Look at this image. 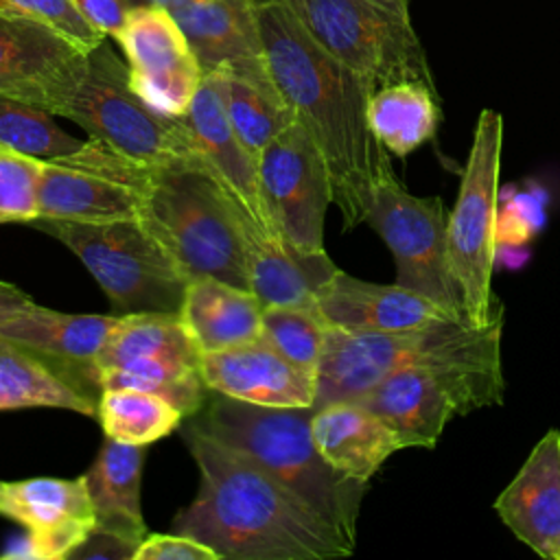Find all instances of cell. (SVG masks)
I'll return each instance as SVG.
<instances>
[{
    "instance_id": "32",
    "label": "cell",
    "mask_w": 560,
    "mask_h": 560,
    "mask_svg": "<svg viewBox=\"0 0 560 560\" xmlns=\"http://www.w3.org/2000/svg\"><path fill=\"white\" fill-rule=\"evenodd\" d=\"M96 418L107 438L149 446L173 433L186 416L166 398L129 387L101 389Z\"/></svg>"
},
{
    "instance_id": "42",
    "label": "cell",
    "mask_w": 560,
    "mask_h": 560,
    "mask_svg": "<svg viewBox=\"0 0 560 560\" xmlns=\"http://www.w3.org/2000/svg\"><path fill=\"white\" fill-rule=\"evenodd\" d=\"M0 560H33V549H31V540L28 536H20L13 538L0 553Z\"/></svg>"
},
{
    "instance_id": "12",
    "label": "cell",
    "mask_w": 560,
    "mask_h": 560,
    "mask_svg": "<svg viewBox=\"0 0 560 560\" xmlns=\"http://www.w3.org/2000/svg\"><path fill=\"white\" fill-rule=\"evenodd\" d=\"M142 164L103 140L85 144L59 160L42 162L37 179V219L120 221L138 219L142 208Z\"/></svg>"
},
{
    "instance_id": "22",
    "label": "cell",
    "mask_w": 560,
    "mask_h": 560,
    "mask_svg": "<svg viewBox=\"0 0 560 560\" xmlns=\"http://www.w3.org/2000/svg\"><path fill=\"white\" fill-rule=\"evenodd\" d=\"M249 289L265 306H315L319 291L339 271L326 249L304 252L278 232L243 221Z\"/></svg>"
},
{
    "instance_id": "1",
    "label": "cell",
    "mask_w": 560,
    "mask_h": 560,
    "mask_svg": "<svg viewBox=\"0 0 560 560\" xmlns=\"http://www.w3.org/2000/svg\"><path fill=\"white\" fill-rule=\"evenodd\" d=\"M256 22L267 68L322 151L332 203L352 230L365 221L374 190L396 175L368 120L372 88L319 46L284 0H256Z\"/></svg>"
},
{
    "instance_id": "17",
    "label": "cell",
    "mask_w": 560,
    "mask_h": 560,
    "mask_svg": "<svg viewBox=\"0 0 560 560\" xmlns=\"http://www.w3.org/2000/svg\"><path fill=\"white\" fill-rule=\"evenodd\" d=\"M0 516L24 525L33 560H68L96 527L85 475L0 481Z\"/></svg>"
},
{
    "instance_id": "38",
    "label": "cell",
    "mask_w": 560,
    "mask_h": 560,
    "mask_svg": "<svg viewBox=\"0 0 560 560\" xmlns=\"http://www.w3.org/2000/svg\"><path fill=\"white\" fill-rule=\"evenodd\" d=\"M133 560H221L219 553L186 534H147Z\"/></svg>"
},
{
    "instance_id": "41",
    "label": "cell",
    "mask_w": 560,
    "mask_h": 560,
    "mask_svg": "<svg viewBox=\"0 0 560 560\" xmlns=\"http://www.w3.org/2000/svg\"><path fill=\"white\" fill-rule=\"evenodd\" d=\"M28 304H33V298L28 293L18 289L15 284L0 280V322H4L7 317L15 315L22 308H26Z\"/></svg>"
},
{
    "instance_id": "25",
    "label": "cell",
    "mask_w": 560,
    "mask_h": 560,
    "mask_svg": "<svg viewBox=\"0 0 560 560\" xmlns=\"http://www.w3.org/2000/svg\"><path fill=\"white\" fill-rule=\"evenodd\" d=\"M179 317L201 354L252 341L262 330V304L258 298L249 289L219 278L190 280Z\"/></svg>"
},
{
    "instance_id": "16",
    "label": "cell",
    "mask_w": 560,
    "mask_h": 560,
    "mask_svg": "<svg viewBox=\"0 0 560 560\" xmlns=\"http://www.w3.org/2000/svg\"><path fill=\"white\" fill-rule=\"evenodd\" d=\"M182 118L188 127L201 166L212 175L245 221L258 230L278 232L265 208L258 158L241 144L230 125L223 77L219 70L203 74L190 107Z\"/></svg>"
},
{
    "instance_id": "15",
    "label": "cell",
    "mask_w": 560,
    "mask_h": 560,
    "mask_svg": "<svg viewBox=\"0 0 560 560\" xmlns=\"http://www.w3.org/2000/svg\"><path fill=\"white\" fill-rule=\"evenodd\" d=\"M88 52L52 26L0 13V94L61 114L79 88Z\"/></svg>"
},
{
    "instance_id": "27",
    "label": "cell",
    "mask_w": 560,
    "mask_h": 560,
    "mask_svg": "<svg viewBox=\"0 0 560 560\" xmlns=\"http://www.w3.org/2000/svg\"><path fill=\"white\" fill-rule=\"evenodd\" d=\"M223 77L225 109L241 144L256 158L298 118L280 94L267 61L228 66Z\"/></svg>"
},
{
    "instance_id": "18",
    "label": "cell",
    "mask_w": 560,
    "mask_h": 560,
    "mask_svg": "<svg viewBox=\"0 0 560 560\" xmlns=\"http://www.w3.org/2000/svg\"><path fill=\"white\" fill-rule=\"evenodd\" d=\"M210 392L262 407H315L317 374L256 337L199 359Z\"/></svg>"
},
{
    "instance_id": "24",
    "label": "cell",
    "mask_w": 560,
    "mask_h": 560,
    "mask_svg": "<svg viewBox=\"0 0 560 560\" xmlns=\"http://www.w3.org/2000/svg\"><path fill=\"white\" fill-rule=\"evenodd\" d=\"M206 72L265 61L256 0H195L171 11Z\"/></svg>"
},
{
    "instance_id": "29",
    "label": "cell",
    "mask_w": 560,
    "mask_h": 560,
    "mask_svg": "<svg viewBox=\"0 0 560 560\" xmlns=\"http://www.w3.org/2000/svg\"><path fill=\"white\" fill-rule=\"evenodd\" d=\"M368 120L374 136L392 155L407 158L438 131V90L418 81L383 85L370 96Z\"/></svg>"
},
{
    "instance_id": "33",
    "label": "cell",
    "mask_w": 560,
    "mask_h": 560,
    "mask_svg": "<svg viewBox=\"0 0 560 560\" xmlns=\"http://www.w3.org/2000/svg\"><path fill=\"white\" fill-rule=\"evenodd\" d=\"M52 116L37 105L0 94V147L39 162L79 151L85 140L63 131Z\"/></svg>"
},
{
    "instance_id": "11",
    "label": "cell",
    "mask_w": 560,
    "mask_h": 560,
    "mask_svg": "<svg viewBox=\"0 0 560 560\" xmlns=\"http://www.w3.org/2000/svg\"><path fill=\"white\" fill-rule=\"evenodd\" d=\"M363 223L394 254L396 284L427 295L451 317L466 322L462 289L448 256V214L440 197H416L394 175L374 190Z\"/></svg>"
},
{
    "instance_id": "20",
    "label": "cell",
    "mask_w": 560,
    "mask_h": 560,
    "mask_svg": "<svg viewBox=\"0 0 560 560\" xmlns=\"http://www.w3.org/2000/svg\"><path fill=\"white\" fill-rule=\"evenodd\" d=\"M315 306L328 326L352 332H400L455 319L418 291L365 282L341 269L319 291Z\"/></svg>"
},
{
    "instance_id": "9",
    "label": "cell",
    "mask_w": 560,
    "mask_h": 560,
    "mask_svg": "<svg viewBox=\"0 0 560 560\" xmlns=\"http://www.w3.org/2000/svg\"><path fill=\"white\" fill-rule=\"evenodd\" d=\"M501 147V114L494 109H481L462 173L457 201L448 214L446 228L451 267L464 298V315L475 328L503 319L492 293Z\"/></svg>"
},
{
    "instance_id": "10",
    "label": "cell",
    "mask_w": 560,
    "mask_h": 560,
    "mask_svg": "<svg viewBox=\"0 0 560 560\" xmlns=\"http://www.w3.org/2000/svg\"><path fill=\"white\" fill-rule=\"evenodd\" d=\"M501 365H418L398 370L357 398L407 446L433 448L455 416L501 405Z\"/></svg>"
},
{
    "instance_id": "13",
    "label": "cell",
    "mask_w": 560,
    "mask_h": 560,
    "mask_svg": "<svg viewBox=\"0 0 560 560\" xmlns=\"http://www.w3.org/2000/svg\"><path fill=\"white\" fill-rule=\"evenodd\" d=\"M265 208L278 234L304 252L324 249V219L332 203L322 151L295 120L258 158Z\"/></svg>"
},
{
    "instance_id": "14",
    "label": "cell",
    "mask_w": 560,
    "mask_h": 560,
    "mask_svg": "<svg viewBox=\"0 0 560 560\" xmlns=\"http://www.w3.org/2000/svg\"><path fill=\"white\" fill-rule=\"evenodd\" d=\"M133 92L166 116H184L203 70L173 13L158 4L129 7L116 35Z\"/></svg>"
},
{
    "instance_id": "4",
    "label": "cell",
    "mask_w": 560,
    "mask_h": 560,
    "mask_svg": "<svg viewBox=\"0 0 560 560\" xmlns=\"http://www.w3.org/2000/svg\"><path fill=\"white\" fill-rule=\"evenodd\" d=\"M140 192L138 221L188 280L219 278L249 289L245 217L201 166V160L149 164Z\"/></svg>"
},
{
    "instance_id": "3",
    "label": "cell",
    "mask_w": 560,
    "mask_h": 560,
    "mask_svg": "<svg viewBox=\"0 0 560 560\" xmlns=\"http://www.w3.org/2000/svg\"><path fill=\"white\" fill-rule=\"evenodd\" d=\"M313 413L315 407H262L210 392L190 422L245 453L354 547L370 481L348 477L326 462L311 433Z\"/></svg>"
},
{
    "instance_id": "30",
    "label": "cell",
    "mask_w": 560,
    "mask_h": 560,
    "mask_svg": "<svg viewBox=\"0 0 560 560\" xmlns=\"http://www.w3.org/2000/svg\"><path fill=\"white\" fill-rule=\"evenodd\" d=\"M138 359H179L199 363L201 352L179 313H127L120 315L98 352L92 365V381L96 372L105 368H118Z\"/></svg>"
},
{
    "instance_id": "21",
    "label": "cell",
    "mask_w": 560,
    "mask_h": 560,
    "mask_svg": "<svg viewBox=\"0 0 560 560\" xmlns=\"http://www.w3.org/2000/svg\"><path fill=\"white\" fill-rule=\"evenodd\" d=\"M118 319L120 315L59 313L33 302L0 322V339L50 361L83 385H94L92 365Z\"/></svg>"
},
{
    "instance_id": "19",
    "label": "cell",
    "mask_w": 560,
    "mask_h": 560,
    "mask_svg": "<svg viewBox=\"0 0 560 560\" xmlns=\"http://www.w3.org/2000/svg\"><path fill=\"white\" fill-rule=\"evenodd\" d=\"M508 529L538 556L560 560V431H547L494 501Z\"/></svg>"
},
{
    "instance_id": "34",
    "label": "cell",
    "mask_w": 560,
    "mask_h": 560,
    "mask_svg": "<svg viewBox=\"0 0 560 560\" xmlns=\"http://www.w3.org/2000/svg\"><path fill=\"white\" fill-rule=\"evenodd\" d=\"M328 324L317 306H265L260 337L289 361L317 370Z\"/></svg>"
},
{
    "instance_id": "43",
    "label": "cell",
    "mask_w": 560,
    "mask_h": 560,
    "mask_svg": "<svg viewBox=\"0 0 560 560\" xmlns=\"http://www.w3.org/2000/svg\"><path fill=\"white\" fill-rule=\"evenodd\" d=\"M129 7H136V4H158V7H164L168 11L182 7V4H188V2H195V0H125Z\"/></svg>"
},
{
    "instance_id": "26",
    "label": "cell",
    "mask_w": 560,
    "mask_h": 560,
    "mask_svg": "<svg viewBox=\"0 0 560 560\" xmlns=\"http://www.w3.org/2000/svg\"><path fill=\"white\" fill-rule=\"evenodd\" d=\"M144 446L105 438L94 464L85 472L96 512V529L114 532L140 547L147 525L140 503Z\"/></svg>"
},
{
    "instance_id": "5",
    "label": "cell",
    "mask_w": 560,
    "mask_h": 560,
    "mask_svg": "<svg viewBox=\"0 0 560 560\" xmlns=\"http://www.w3.org/2000/svg\"><path fill=\"white\" fill-rule=\"evenodd\" d=\"M418 365H501V319L483 328L446 319L400 332L328 326L315 370V407L357 400L385 376Z\"/></svg>"
},
{
    "instance_id": "6",
    "label": "cell",
    "mask_w": 560,
    "mask_h": 560,
    "mask_svg": "<svg viewBox=\"0 0 560 560\" xmlns=\"http://www.w3.org/2000/svg\"><path fill=\"white\" fill-rule=\"evenodd\" d=\"M28 225L61 241L88 267L116 315L179 313L190 280L138 219H33Z\"/></svg>"
},
{
    "instance_id": "8",
    "label": "cell",
    "mask_w": 560,
    "mask_h": 560,
    "mask_svg": "<svg viewBox=\"0 0 560 560\" xmlns=\"http://www.w3.org/2000/svg\"><path fill=\"white\" fill-rule=\"evenodd\" d=\"M59 116L142 164L199 160L184 118L155 112L133 92L107 37L88 52L83 79Z\"/></svg>"
},
{
    "instance_id": "28",
    "label": "cell",
    "mask_w": 560,
    "mask_h": 560,
    "mask_svg": "<svg viewBox=\"0 0 560 560\" xmlns=\"http://www.w3.org/2000/svg\"><path fill=\"white\" fill-rule=\"evenodd\" d=\"M96 398L72 374L0 339V411L52 407L96 416Z\"/></svg>"
},
{
    "instance_id": "2",
    "label": "cell",
    "mask_w": 560,
    "mask_h": 560,
    "mask_svg": "<svg viewBox=\"0 0 560 560\" xmlns=\"http://www.w3.org/2000/svg\"><path fill=\"white\" fill-rule=\"evenodd\" d=\"M197 470L195 499L173 518V532L234 560H330L354 551L295 492L245 453L184 424Z\"/></svg>"
},
{
    "instance_id": "37",
    "label": "cell",
    "mask_w": 560,
    "mask_h": 560,
    "mask_svg": "<svg viewBox=\"0 0 560 560\" xmlns=\"http://www.w3.org/2000/svg\"><path fill=\"white\" fill-rule=\"evenodd\" d=\"M545 223V203L540 190L514 192L497 210V247L521 245L529 241Z\"/></svg>"
},
{
    "instance_id": "35",
    "label": "cell",
    "mask_w": 560,
    "mask_h": 560,
    "mask_svg": "<svg viewBox=\"0 0 560 560\" xmlns=\"http://www.w3.org/2000/svg\"><path fill=\"white\" fill-rule=\"evenodd\" d=\"M39 168V160L0 147V223L37 219Z\"/></svg>"
},
{
    "instance_id": "23",
    "label": "cell",
    "mask_w": 560,
    "mask_h": 560,
    "mask_svg": "<svg viewBox=\"0 0 560 560\" xmlns=\"http://www.w3.org/2000/svg\"><path fill=\"white\" fill-rule=\"evenodd\" d=\"M311 433L328 464L361 481H370L389 455L405 448L396 431L357 400L315 407Z\"/></svg>"
},
{
    "instance_id": "40",
    "label": "cell",
    "mask_w": 560,
    "mask_h": 560,
    "mask_svg": "<svg viewBox=\"0 0 560 560\" xmlns=\"http://www.w3.org/2000/svg\"><path fill=\"white\" fill-rule=\"evenodd\" d=\"M74 4L96 31L114 39L120 33L129 11V4L125 0H74Z\"/></svg>"
},
{
    "instance_id": "36",
    "label": "cell",
    "mask_w": 560,
    "mask_h": 560,
    "mask_svg": "<svg viewBox=\"0 0 560 560\" xmlns=\"http://www.w3.org/2000/svg\"><path fill=\"white\" fill-rule=\"evenodd\" d=\"M0 13L44 22L85 52L105 39V35L83 18L74 0H0Z\"/></svg>"
},
{
    "instance_id": "39",
    "label": "cell",
    "mask_w": 560,
    "mask_h": 560,
    "mask_svg": "<svg viewBox=\"0 0 560 560\" xmlns=\"http://www.w3.org/2000/svg\"><path fill=\"white\" fill-rule=\"evenodd\" d=\"M138 545L107 529H92L68 560H133Z\"/></svg>"
},
{
    "instance_id": "7",
    "label": "cell",
    "mask_w": 560,
    "mask_h": 560,
    "mask_svg": "<svg viewBox=\"0 0 560 560\" xmlns=\"http://www.w3.org/2000/svg\"><path fill=\"white\" fill-rule=\"evenodd\" d=\"M332 57L376 92L398 81L433 90L424 48L411 24L409 0H284Z\"/></svg>"
},
{
    "instance_id": "31",
    "label": "cell",
    "mask_w": 560,
    "mask_h": 560,
    "mask_svg": "<svg viewBox=\"0 0 560 560\" xmlns=\"http://www.w3.org/2000/svg\"><path fill=\"white\" fill-rule=\"evenodd\" d=\"M96 389H142L173 402L186 418L195 416L208 400V385L199 363L179 359H138L118 368H105L94 376Z\"/></svg>"
}]
</instances>
